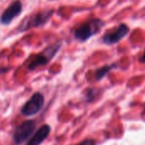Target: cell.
Wrapping results in <instances>:
<instances>
[{"label":"cell","mask_w":145,"mask_h":145,"mask_svg":"<svg viewBox=\"0 0 145 145\" xmlns=\"http://www.w3.org/2000/svg\"><path fill=\"white\" fill-rule=\"evenodd\" d=\"M78 145H95V141L93 139H86Z\"/></svg>","instance_id":"obj_10"},{"label":"cell","mask_w":145,"mask_h":145,"mask_svg":"<svg viewBox=\"0 0 145 145\" xmlns=\"http://www.w3.org/2000/svg\"><path fill=\"white\" fill-rule=\"evenodd\" d=\"M104 25L105 22L101 19H92L76 26L73 31V36L77 41L86 42L99 32Z\"/></svg>","instance_id":"obj_3"},{"label":"cell","mask_w":145,"mask_h":145,"mask_svg":"<svg viewBox=\"0 0 145 145\" xmlns=\"http://www.w3.org/2000/svg\"><path fill=\"white\" fill-rule=\"evenodd\" d=\"M37 123L35 120H26L22 122L14 131L13 140L15 145H20L29 140L34 134Z\"/></svg>","instance_id":"obj_4"},{"label":"cell","mask_w":145,"mask_h":145,"mask_svg":"<svg viewBox=\"0 0 145 145\" xmlns=\"http://www.w3.org/2000/svg\"><path fill=\"white\" fill-rule=\"evenodd\" d=\"M54 14V9H44L37 13H32L21 20L16 28V31L18 33H22L33 28L42 27L49 21Z\"/></svg>","instance_id":"obj_1"},{"label":"cell","mask_w":145,"mask_h":145,"mask_svg":"<svg viewBox=\"0 0 145 145\" xmlns=\"http://www.w3.org/2000/svg\"><path fill=\"white\" fill-rule=\"evenodd\" d=\"M62 47V41L59 40L51 45L48 46L45 49H43L41 53L33 55L28 62L27 69L29 71H33L37 67L46 65L48 64L52 59L58 54L59 49Z\"/></svg>","instance_id":"obj_2"},{"label":"cell","mask_w":145,"mask_h":145,"mask_svg":"<svg viewBox=\"0 0 145 145\" xmlns=\"http://www.w3.org/2000/svg\"><path fill=\"white\" fill-rule=\"evenodd\" d=\"M129 31H130V28L128 27V25L127 24L121 23L116 28L110 31H107L101 37V40L104 43L107 45L116 44L121 42L125 37H127Z\"/></svg>","instance_id":"obj_6"},{"label":"cell","mask_w":145,"mask_h":145,"mask_svg":"<svg viewBox=\"0 0 145 145\" xmlns=\"http://www.w3.org/2000/svg\"><path fill=\"white\" fill-rule=\"evenodd\" d=\"M117 65H105L99 69L97 70L96 73H95V77L97 80H101L102 78H104V76L109 72L112 69L116 68Z\"/></svg>","instance_id":"obj_9"},{"label":"cell","mask_w":145,"mask_h":145,"mask_svg":"<svg viewBox=\"0 0 145 145\" xmlns=\"http://www.w3.org/2000/svg\"><path fill=\"white\" fill-rule=\"evenodd\" d=\"M45 105L44 96L37 92L35 93L29 100H27L21 108V114L25 117H32L38 114Z\"/></svg>","instance_id":"obj_5"},{"label":"cell","mask_w":145,"mask_h":145,"mask_svg":"<svg viewBox=\"0 0 145 145\" xmlns=\"http://www.w3.org/2000/svg\"><path fill=\"white\" fill-rule=\"evenodd\" d=\"M139 61H140L141 63H144L145 64V51L144 53L143 54V55L141 56V58L139 59Z\"/></svg>","instance_id":"obj_11"},{"label":"cell","mask_w":145,"mask_h":145,"mask_svg":"<svg viewBox=\"0 0 145 145\" xmlns=\"http://www.w3.org/2000/svg\"><path fill=\"white\" fill-rule=\"evenodd\" d=\"M49 1H54V0H49Z\"/></svg>","instance_id":"obj_12"},{"label":"cell","mask_w":145,"mask_h":145,"mask_svg":"<svg viewBox=\"0 0 145 145\" xmlns=\"http://www.w3.org/2000/svg\"><path fill=\"white\" fill-rule=\"evenodd\" d=\"M51 132V127L48 124L42 125L39 129H37L31 138L28 140L26 145H41L49 136Z\"/></svg>","instance_id":"obj_8"},{"label":"cell","mask_w":145,"mask_h":145,"mask_svg":"<svg viewBox=\"0 0 145 145\" xmlns=\"http://www.w3.org/2000/svg\"><path fill=\"white\" fill-rule=\"evenodd\" d=\"M23 10V4L20 0L13 1L2 13L0 16V23L3 25H8L16 17H18Z\"/></svg>","instance_id":"obj_7"}]
</instances>
